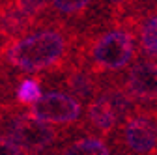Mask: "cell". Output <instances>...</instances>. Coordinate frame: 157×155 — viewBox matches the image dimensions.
Segmentation results:
<instances>
[{"label": "cell", "instance_id": "obj_1", "mask_svg": "<svg viewBox=\"0 0 157 155\" xmlns=\"http://www.w3.org/2000/svg\"><path fill=\"white\" fill-rule=\"evenodd\" d=\"M67 51V41L58 30H39L13 41L8 51V62L23 71H41L56 66Z\"/></svg>", "mask_w": 157, "mask_h": 155}, {"label": "cell", "instance_id": "obj_2", "mask_svg": "<svg viewBox=\"0 0 157 155\" xmlns=\"http://www.w3.org/2000/svg\"><path fill=\"white\" fill-rule=\"evenodd\" d=\"M133 36L127 30L116 28L105 32L90 49L92 62L99 69H122L133 58Z\"/></svg>", "mask_w": 157, "mask_h": 155}, {"label": "cell", "instance_id": "obj_3", "mask_svg": "<svg viewBox=\"0 0 157 155\" xmlns=\"http://www.w3.org/2000/svg\"><path fill=\"white\" fill-rule=\"evenodd\" d=\"M10 138L21 149L37 153L54 142L56 133L49 123L36 120L30 114H23L10 123Z\"/></svg>", "mask_w": 157, "mask_h": 155}, {"label": "cell", "instance_id": "obj_4", "mask_svg": "<svg viewBox=\"0 0 157 155\" xmlns=\"http://www.w3.org/2000/svg\"><path fill=\"white\" fill-rule=\"evenodd\" d=\"M30 116L43 123H69L81 116V103L62 92H47L36 105Z\"/></svg>", "mask_w": 157, "mask_h": 155}, {"label": "cell", "instance_id": "obj_5", "mask_svg": "<svg viewBox=\"0 0 157 155\" xmlns=\"http://www.w3.org/2000/svg\"><path fill=\"white\" fill-rule=\"evenodd\" d=\"M124 140L135 153H153L157 149V120L150 114H136L129 118L124 127Z\"/></svg>", "mask_w": 157, "mask_h": 155}, {"label": "cell", "instance_id": "obj_6", "mask_svg": "<svg viewBox=\"0 0 157 155\" xmlns=\"http://www.w3.org/2000/svg\"><path fill=\"white\" fill-rule=\"evenodd\" d=\"M125 88L135 99L142 101L157 99V64L155 62L135 64L127 73Z\"/></svg>", "mask_w": 157, "mask_h": 155}, {"label": "cell", "instance_id": "obj_7", "mask_svg": "<svg viewBox=\"0 0 157 155\" xmlns=\"http://www.w3.org/2000/svg\"><path fill=\"white\" fill-rule=\"evenodd\" d=\"M88 118L90 122L103 133H109L114 129L118 118H120V112L116 110V107L112 105L110 97L107 93L99 95L97 99H94L88 107Z\"/></svg>", "mask_w": 157, "mask_h": 155}, {"label": "cell", "instance_id": "obj_8", "mask_svg": "<svg viewBox=\"0 0 157 155\" xmlns=\"http://www.w3.org/2000/svg\"><path fill=\"white\" fill-rule=\"evenodd\" d=\"M62 155H110V151L99 138H82L67 146Z\"/></svg>", "mask_w": 157, "mask_h": 155}, {"label": "cell", "instance_id": "obj_9", "mask_svg": "<svg viewBox=\"0 0 157 155\" xmlns=\"http://www.w3.org/2000/svg\"><path fill=\"white\" fill-rule=\"evenodd\" d=\"M140 45L146 54L157 56V15L144 21L140 28Z\"/></svg>", "mask_w": 157, "mask_h": 155}, {"label": "cell", "instance_id": "obj_10", "mask_svg": "<svg viewBox=\"0 0 157 155\" xmlns=\"http://www.w3.org/2000/svg\"><path fill=\"white\" fill-rule=\"evenodd\" d=\"M41 95H43L41 86L36 79H25L17 86V101L23 105H36L41 99Z\"/></svg>", "mask_w": 157, "mask_h": 155}, {"label": "cell", "instance_id": "obj_11", "mask_svg": "<svg viewBox=\"0 0 157 155\" xmlns=\"http://www.w3.org/2000/svg\"><path fill=\"white\" fill-rule=\"evenodd\" d=\"M26 23H28V19H25L21 13H17L13 8H10L0 15V32L6 34V36L8 34L13 36L17 32H21L26 26Z\"/></svg>", "mask_w": 157, "mask_h": 155}, {"label": "cell", "instance_id": "obj_12", "mask_svg": "<svg viewBox=\"0 0 157 155\" xmlns=\"http://www.w3.org/2000/svg\"><path fill=\"white\" fill-rule=\"evenodd\" d=\"M67 84H69V90L73 93H77L78 97H90L92 92H94V81L92 77L82 73V71H75L69 75L67 79Z\"/></svg>", "mask_w": 157, "mask_h": 155}, {"label": "cell", "instance_id": "obj_13", "mask_svg": "<svg viewBox=\"0 0 157 155\" xmlns=\"http://www.w3.org/2000/svg\"><path fill=\"white\" fill-rule=\"evenodd\" d=\"M47 4V0H15V2L11 4V8L17 11V13H21L25 19H30L36 17L39 11H41Z\"/></svg>", "mask_w": 157, "mask_h": 155}, {"label": "cell", "instance_id": "obj_14", "mask_svg": "<svg viewBox=\"0 0 157 155\" xmlns=\"http://www.w3.org/2000/svg\"><path fill=\"white\" fill-rule=\"evenodd\" d=\"M92 0H52V6L62 13H77L84 9Z\"/></svg>", "mask_w": 157, "mask_h": 155}, {"label": "cell", "instance_id": "obj_15", "mask_svg": "<svg viewBox=\"0 0 157 155\" xmlns=\"http://www.w3.org/2000/svg\"><path fill=\"white\" fill-rule=\"evenodd\" d=\"M0 155H23V149L10 137H0Z\"/></svg>", "mask_w": 157, "mask_h": 155}, {"label": "cell", "instance_id": "obj_16", "mask_svg": "<svg viewBox=\"0 0 157 155\" xmlns=\"http://www.w3.org/2000/svg\"><path fill=\"white\" fill-rule=\"evenodd\" d=\"M109 4H124V2H127V0H107Z\"/></svg>", "mask_w": 157, "mask_h": 155}]
</instances>
